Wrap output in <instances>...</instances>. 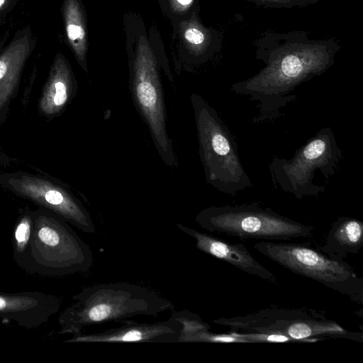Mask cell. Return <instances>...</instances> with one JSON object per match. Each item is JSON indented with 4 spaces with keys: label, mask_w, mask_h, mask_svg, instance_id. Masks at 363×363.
<instances>
[{
    "label": "cell",
    "mask_w": 363,
    "mask_h": 363,
    "mask_svg": "<svg viewBox=\"0 0 363 363\" xmlns=\"http://www.w3.org/2000/svg\"><path fill=\"white\" fill-rule=\"evenodd\" d=\"M18 0H0V26L6 15L13 9Z\"/></svg>",
    "instance_id": "20"
},
{
    "label": "cell",
    "mask_w": 363,
    "mask_h": 363,
    "mask_svg": "<svg viewBox=\"0 0 363 363\" xmlns=\"http://www.w3.org/2000/svg\"><path fill=\"white\" fill-rule=\"evenodd\" d=\"M182 325L170 318L155 323L127 320L118 327L90 334L79 333L67 340L79 343L178 342Z\"/></svg>",
    "instance_id": "9"
},
{
    "label": "cell",
    "mask_w": 363,
    "mask_h": 363,
    "mask_svg": "<svg viewBox=\"0 0 363 363\" xmlns=\"http://www.w3.org/2000/svg\"><path fill=\"white\" fill-rule=\"evenodd\" d=\"M76 89V82L67 59L57 53L40 99V109L48 115L59 113L75 94Z\"/></svg>",
    "instance_id": "12"
},
{
    "label": "cell",
    "mask_w": 363,
    "mask_h": 363,
    "mask_svg": "<svg viewBox=\"0 0 363 363\" xmlns=\"http://www.w3.org/2000/svg\"><path fill=\"white\" fill-rule=\"evenodd\" d=\"M183 36L189 45L194 47L202 45L206 40L204 33L194 26H187L184 30Z\"/></svg>",
    "instance_id": "19"
},
{
    "label": "cell",
    "mask_w": 363,
    "mask_h": 363,
    "mask_svg": "<svg viewBox=\"0 0 363 363\" xmlns=\"http://www.w3.org/2000/svg\"><path fill=\"white\" fill-rule=\"evenodd\" d=\"M254 247L289 271L363 303V279L344 259L328 255L306 243L261 241Z\"/></svg>",
    "instance_id": "6"
},
{
    "label": "cell",
    "mask_w": 363,
    "mask_h": 363,
    "mask_svg": "<svg viewBox=\"0 0 363 363\" xmlns=\"http://www.w3.org/2000/svg\"><path fill=\"white\" fill-rule=\"evenodd\" d=\"M171 317L180 322L182 325L180 336L211 329L210 325L203 322L197 314L187 310L174 311Z\"/></svg>",
    "instance_id": "16"
},
{
    "label": "cell",
    "mask_w": 363,
    "mask_h": 363,
    "mask_svg": "<svg viewBox=\"0 0 363 363\" xmlns=\"http://www.w3.org/2000/svg\"><path fill=\"white\" fill-rule=\"evenodd\" d=\"M363 247V223L354 218L341 216L331 225L325 244L319 248L324 253L344 259L358 254Z\"/></svg>",
    "instance_id": "13"
},
{
    "label": "cell",
    "mask_w": 363,
    "mask_h": 363,
    "mask_svg": "<svg viewBox=\"0 0 363 363\" xmlns=\"http://www.w3.org/2000/svg\"><path fill=\"white\" fill-rule=\"evenodd\" d=\"M334 52L322 45L284 48L264 58L265 67L254 76L234 83L230 90L257 101L252 121L260 123L279 117L281 108L296 99L301 84L325 72L333 63Z\"/></svg>",
    "instance_id": "1"
},
{
    "label": "cell",
    "mask_w": 363,
    "mask_h": 363,
    "mask_svg": "<svg viewBox=\"0 0 363 363\" xmlns=\"http://www.w3.org/2000/svg\"><path fill=\"white\" fill-rule=\"evenodd\" d=\"M203 229L240 239L264 241L311 238L313 228L279 214L259 202L212 206L202 209L195 218Z\"/></svg>",
    "instance_id": "5"
},
{
    "label": "cell",
    "mask_w": 363,
    "mask_h": 363,
    "mask_svg": "<svg viewBox=\"0 0 363 363\" xmlns=\"http://www.w3.org/2000/svg\"><path fill=\"white\" fill-rule=\"evenodd\" d=\"M130 90L135 106L146 123L162 162L177 168L178 162L167 126V113L157 61L145 36L133 60Z\"/></svg>",
    "instance_id": "7"
},
{
    "label": "cell",
    "mask_w": 363,
    "mask_h": 363,
    "mask_svg": "<svg viewBox=\"0 0 363 363\" xmlns=\"http://www.w3.org/2000/svg\"><path fill=\"white\" fill-rule=\"evenodd\" d=\"M30 228V221L28 217L23 218L17 225L15 231V239L18 251H23L28 245L31 233Z\"/></svg>",
    "instance_id": "18"
},
{
    "label": "cell",
    "mask_w": 363,
    "mask_h": 363,
    "mask_svg": "<svg viewBox=\"0 0 363 363\" xmlns=\"http://www.w3.org/2000/svg\"><path fill=\"white\" fill-rule=\"evenodd\" d=\"M61 318L62 331L74 335L92 325L123 323L135 316H157L174 305L154 291L126 281L84 288Z\"/></svg>",
    "instance_id": "2"
},
{
    "label": "cell",
    "mask_w": 363,
    "mask_h": 363,
    "mask_svg": "<svg viewBox=\"0 0 363 363\" xmlns=\"http://www.w3.org/2000/svg\"><path fill=\"white\" fill-rule=\"evenodd\" d=\"M239 336L245 338L249 343H303L281 334L266 333H239Z\"/></svg>",
    "instance_id": "17"
},
{
    "label": "cell",
    "mask_w": 363,
    "mask_h": 363,
    "mask_svg": "<svg viewBox=\"0 0 363 363\" xmlns=\"http://www.w3.org/2000/svg\"><path fill=\"white\" fill-rule=\"evenodd\" d=\"M23 195L50 208L65 221L86 233H95L96 227L82 202L67 189L50 182L23 176L9 182Z\"/></svg>",
    "instance_id": "8"
},
{
    "label": "cell",
    "mask_w": 363,
    "mask_h": 363,
    "mask_svg": "<svg viewBox=\"0 0 363 363\" xmlns=\"http://www.w3.org/2000/svg\"><path fill=\"white\" fill-rule=\"evenodd\" d=\"M36 45L30 26L18 30L0 52V109L17 84L23 68Z\"/></svg>",
    "instance_id": "11"
},
{
    "label": "cell",
    "mask_w": 363,
    "mask_h": 363,
    "mask_svg": "<svg viewBox=\"0 0 363 363\" xmlns=\"http://www.w3.org/2000/svg\"><path fill=\"white\" fill-rule=\"evenodd\" d=\"M62 13L68 44L80 66L87 72V35L84 12L79 0H63Z\"/></svg>",
    "instance_id": "14"
},
{
    "label": "cell",
    "mask_w": 363,
    "mask_h": 363,
    "mask_svg": "<svg viewBox=\"0 0 363 363\" xmlns=\"http://www.w3.org/2000/svg\"><path fill=\"white\" fill-rule=\"evenodd\" d=\"M176 2L180 4L182 6H189L193 0H175Z\"/></svg>",
    "instance_id": "21"
},
{
    "label": "cell",
    "mask_w": 363,
    "mask_h": 363,
    "mask_svg": "<svg viewBox=\"0 0 363 363\" xmlns=\"http://www.w3.org/2000/svg\"><path fill=\"white\" fill-rule=\"evenodd\" d=\"M176 226L196 241V247L200 251L226 262L244 272L272 283L277 282L274 274L254 258L245 245L228 243L181 223Z\"/></svg>",
    "instance_id": "10"
},
{
    "label": "cell",
    "mask_w": 363,
    "mask_h": 363,
    "mask_svg": "<svg viewBox=\"0 0 363 363\" xmlns=\"http://www.w3.org/2000/svg\"><path fill=\"white\" fill-rule=\"evenodd\" d=\"M343 159L342 149L330 127L322 128L288 160L274 156L268 164L274 188L297 199L318 196L325 188L314 182L320 174L328 184L338 172Z\"/></svg>",
    "instance_id": "4"
},
{
    "label": "cell",
    "mask_w": 363,
    "mask_h": 363,
    "mask_svg": "<svg viewBox=\"0 0 363 363\" xmlns=\"http://www.w3.org/2000/svg\"><path fill=\"white\" fill-rule=\"evenodd\" d=\"M178 342L249 343L247 339L239 336L237 332L213 333L210 330H202L179 336Z\"/></svg>",
    "instance_id": "15"
},
{
    "label": "cell",
    "mask_w": 363,
    "mask_h": 363,
    "mask_svg": "<svg viewBox=\"0 0 363 363\" xmlns=\"http://www.w3.org/2000/svg\"><path fill=\"white\" fill-rule=\"evenodd\" d=\"M199 153L206 182L216 190L235 196L252 186L238 153V145L217 111L199 94L191 95Z\"/></svg>",
    "instance_id": "3"
}]
</instances>
